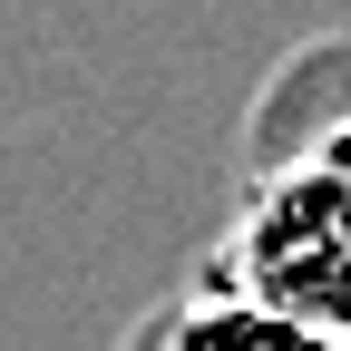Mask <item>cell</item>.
Returning a JSON list of instances; mask_svg holds the SVG:
<instances>
[{"instance_id": "cell-2", "label": "cell", "mask_w": 351, "mask_h": 351, "mask_svg": "<svg viewBox=\"0 0 351 351\" xmlns=\"http://www.w3.org/2000/svg\"><path fill=\"white\" fill-rule=\"evenodd\" d=\"M156 351H341V341L302 332L283 313H254V302H234V293H186L156 322Z\"/></svg>"}, {"instance_id": "cell-1", "label": "cell", "mask_w": 351, "mask_h": 351, "mask_svg": "<svg viewBox=\"0 0 351 351\" xmlns=\"http://www.w3.org/2000/svg\"><path fill=\"white\" fill-rule=\"evenodd\" d=\"M195 293H234L351 351V127L293 147L234 195Z\"/></svg>"}]
</instances>
